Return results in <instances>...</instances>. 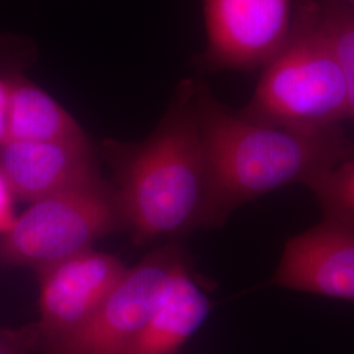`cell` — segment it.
<instances>
[{"label": "cell", "mask_w": 354, "mask_h": 354, "mask_svg": "<svg viewBox=\"0 0 354 354\" xmlns=\"http://www.w3.org/2000/svg\"><path fill=\"white\" fill-rule=\"evenodd\" d=\"M192 100L207 169L210 223L269 192L307 185L354 156L340 127L304 131L251 121L230 112L194 79Z\"/></svg>", "instance_id": "cell-1"}, {"label": "cell", "mask_w": 354, "mask_h": 354, "mask_svg": "<svg viewBox=\"0 0 354 354\" xmlns=\"http://www.w3.org/2000/svg\"><path fill=\"white\" fill-rule=\"evenodd\" d=\"M184 80L160 125L140 145L106 142L117 168L122 219L138 241L176 235L209 225V183L192 100Z\"/></svg>", "instance_id": "cell-2"}, {"label": "cell", "mask_w": 354, "mask_h": 354, "mask_svg": "<svg viewBox=\"0 0 354 354\" xmlns=\"http://www.w3.org/2000/svg\"><path fill=\"white\" fill-rule=\"evenodd\" d=\"M238 113L304 131L340 127L348 118L346 87L319 0H295L289 36L261 68L251 100Z\"/></svg>", "instance_id": "cell-3"}, {"label": "cell", "mask_w": 354, "mask_h": 354, "mask_svg": "<svg viewBox=\"0 0 354 354\" xmlns=\"http://www.w3.org/2000/svg\"><path fill=\"white\" fill-rule=\"evenodd\" d=\"M121 219L118 198L100 180L45 197L30 203L1 235L0 266L41 272L88 251Z\"/></svg>", "instance_id": "cell-4"}, {"label": "cell", "mask_w": 354, "mask_h": 354, "mask_svg": "<svg viewBox=\"0 0 354 354\" xmlns=\"http://www.w3.org/2000/svg\"><path fill=\"white\" fill-rule=\"evenodd\" d=\"M295 0H203V73L263 68L290 33Z\"/></svg>", "instance_id": "cell-5"}, {"label": "cell", "mask_w": 354, "mask_h": 354, "mask_svg": "<svg viewBox=\"0 0 354 354\" xmlns=\"http://www.w3.org/2000/svg\"><path fill=\"white\" fill-rule=\"evenodd\" d=\"M183 263L174 248L152 253L127 270L82 328L45 354H121L151 315Z\"/></svg>", "instance_id": "cell-6"}, {"label": "cell", "mask_w": 354, "mask_h": 354, "mask_svg": "<svg viewBox=\"0 0 354 354\" xmlns=\"http://www.w3.org/2000/svg\"><path fill=\"white\" fill-rule=\"evenodd\" d=\"M108 253L88 250L39 273L38 348L48 353L82 328L127 273Z\"/></svg>", "instance_id": "cell-7"}, {"label": "cell", "mask_w": 354, "mask_h": 354, "mask_svg": "<svg viewBox=\"0 0 354 354\" xmlns=\"http://www.w3.org/2000/svg\"><path fill=\"white\" fill-rule=\"evenodd\" d=\"M270 285L354 302V225L324 218L291 238Z\"/></svg>", "instance_id": "cell-8"}, {"label": "cell", "mask_w": 354, "mask_h": 354, "mask_svg": "<svg viewBox=\"0 0 354 354\" xmlns=\"http://www.w3.org/2000/svg\"><path fill=\"white\" fill-rule=\"evenodd\" d=\"M0 174L13 197L30 203L100 180L89 140L4 142Z\"/></svg>", "instance_id": "cell-9"}, {"label": "cell", "mask_w": 354, "mask_h": 354, "mask_svg": "<svg viewBox=\"0 0 354 354\" xmlns=\"http://www.w3.org/2000/svg\"><path fill=\"white\" fill-rule=\"evenodd\" d=\"M210 301L183 263L165 295L121 354H175L200 329Z\"/></svg>", "instance_id": "cell-10"}, {"label": "cell", "mask_w": 354, "mask_h": 354, "mask_svg": "<svg viewBox=\"0 0 354 354\" xmlns=\"http://www.w3.org/2000/svg\"><path fill=\"white\" fill-rule=\"evenodd\" d=\"M84 140L88 138L83 129L59 102L20 71H12L4 142Z\"/></svg>", "instance_id": "cell-11"}, {"label": "cell", "mask_w": 354, "mask_h": 354, "mask_svg": "<svg viewBox=\"0 0 354 354\" xmlns=\"http://www.w3.org/2000/svg\"><path fill=\"white\" fill-rule=\"evenodd\" d=\"M320 15L340 64L348 97V118L354 121V6L339 0H319Z\"/></svg>", "instance_id": "cell-12"}, {"label": "cell", "mask_w": 354, "mask_h": 354, "mask_svg": "<svg viewBox=\"0 0 354 354\" xmlns=\"http://www.w3.org/2000/svg\"><path fill=\"white\" fill-rule=\"evenodd\" d=\"M307 187L315 194L324 218L354 225V156L315 177Z\"/></svg>", "instance_id": "cell-13"}, {"label": "cell", "mask_w": 354, "mask_h": 354, "mask_svg": "<svg viewBox=\"0 0 354 354\" xmlns=\"http://www.w3.org/2000/svg\"><path fill=\"white\" fill-rule=\"evenodd\" d=\"M37 348L36 326L0 332V354H29Z\"/></svg>", "instance_id": "cell-14"}, {"label": "cell", "mask_w": 354, "mask_h": 354, "mask_svg": "<svg viewBox=\"0 0 354 354\" xmlns=\"http://www.w3.org/2000/svg\"><path fill=\"white\" fill-rule=\"evenodd\" d=\"M13 194L7 181L0 174V234H6L12 227L16 219L15 209H13Z\"/></svg>", "instance_id": "cell-15"}, {"label": "cell", "mask_w": 354, "mask_h": 354, "mask_svg": "<svg viewBox=\"0 0 354 354\" xmlns=\"http://www.w3.org/2000/svg\"><path fill=\"white\" fill-rule=\"evenodd\" d=\"M11 74L0 73V146L6 140V134H7V111H8V92H10Z\"/></svg>", "instance_id": "cell-16"}, {"label": "cell", "mask_w": 354, "mask_h": 354, "mask_svg": "<svg viewBox=\"0 0 354 354\" xmlns=\"http://www.w3.org/2000/svg\"><path fill=\"white\" fill-rule=\"evenodd\" d=\"M339 1H342V3H346V4L354 6V0H339Z\"/></svg>", "instance_id": "cell-17"}]
</instances>
